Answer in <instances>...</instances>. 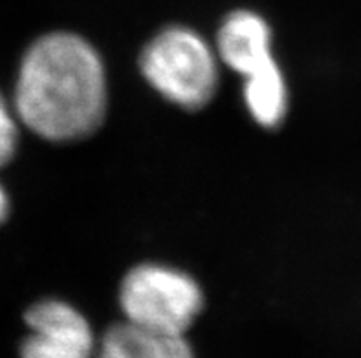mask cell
<instances>
[{"instance_id": "3957f363", "label": "cell", "mask_w": 361, "mask_h": 358, "mask_svg": "<svg viewBox=\"0 0 361 358\" xmlns=\"http://www.w3.org/2000/svg\"><path fill=\"white\" fill-rule=\"evenodd\" d=\"M119 304L127 322L183 336L204 307V293L188 272L143 263L121 281Z\"/></svg>"}, {"instance_id": "52a82bcc", "label": "cell", "mask_w": 361, "mask_h": 358, "mask_svg": "<svg viewBox=\"0 0 361 358\" xmlns=\"http://www.w3.org/2000/svg\"><path fill=\"white\" fill-rule=\"evenodd\" d=\"M244 99L250 114L261 127H279L288 112V90L281 68L257 79H247L244 84Z\"/></svg>"}, {"instance_id": "7a4b0ae2", "label": "cell", "mask_w": 361, "mask_h": 358, "mask_svg": "<svg viewBox=\"0 0 361 358\" xmlns=\"http://www.w3.org/2000/svg\"><path fill=\"white\" fill-rule=\"evenodd\" d=\"M143 77L158 94L185 110H200L219 84L215 51L192 30L171 26L143 48Z\"/></svg>"}, {"instance_id": "9c48e42d", "label": "cell", "mask_w": 361, "mask_h": 358, "mask_svg": "<svg viewBox=\"0 0 361 358\" xmlns=\"http://www.w3.org/2000/svg\"><path fill=\"white\" fill-rule=\"evenodd\" d=\"M8 214H9V198L8 194H6L4 186L0 185V223L8 218Z\"/></svg>"}, {"instance_id": "6da1fadb", "label": "cell", "mask_w": 361, "mask_h": 358, "mask_svg": "<svg viewBox=\"0 0 361 358\" xmlns=\"http://www.w3.org/2000/svg\"><path fill=\"white\" fill-rule=\"evenodd\" d=\"M106 73L92 44L75 33L37 39L24 55L15 84L18 122L55 143L92 136L106 115Z\"/></svg>"}, {"instance_id": "8992f818", "label": "cell", "mask_w": 361, "mask_h": 358, "mask_svg": "<svg viewBox=\"0 0 361 358\" xmlns=\"http://www.w3.org/2000/svg\"><path fill=\"white\" fill-rule=\"evenodd\" d=\"M97 358H195L185 336L165 335L127 322L103 335Z\"/></svg>"}, {"instance_id": "ba28073f", "label": "cell", "mask_w": 361, "mask_h": 358, "mask_svg": "<svg viewBox=\"0 0 361 358\" xmlns=\"http://www.w3.org/2000/svg\"><path fill=\"white\" fill-rule=\"evenodd\" d=\"M18 143V117L13 105H9L0 94V168L8 165L15 155Z\"/></svg>"}, {"instance_id": "277c9868", "label": "cell", "mask_w": 361, "mask_h": 358, "mask_svg": "<svg viewBox=\"0 0 361 358\" xmlns=\"http://www.w3.org/2000/svg\"><path fill=\"white\" fill-rule=\"evenodd\" d=\"M30 333L20 345L23 358H94L96 342L87 318L61 300H42L26 313Z\"/></svg>"}, {"instance_id": "5b68a950", "label": "cell", "mask_w": 361, "mask_h": 358, "mask_svg": "<svg viewBox=\"0 0 361 358\" xmlns=\"http://www.w3.org/2000/svg\"><path fill=\"white\" fill-rule=\"evenodd\" d=\"M216 53L244 79L279 68L271 55V30L261 15L240 9L226 17L216 35Z\"/></svg>"}]
</instances>
